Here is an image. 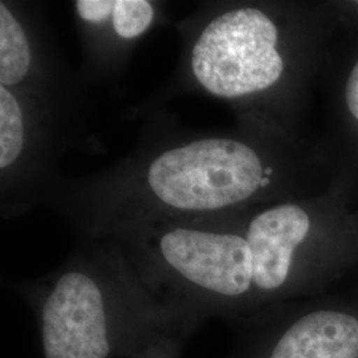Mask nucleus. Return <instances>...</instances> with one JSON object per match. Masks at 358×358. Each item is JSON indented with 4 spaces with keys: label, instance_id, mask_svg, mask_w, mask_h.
Segmentation results:
<instances>
[{
    "label": "nucleus",
    "instance_id": "obj_1",
    "mask_svg": "<svg viewBox=\"0 0 358 358\" xmlns=\"http://www.w3.org/2000/svg\"><path fill=\"white\" fill-rule=\"evenodd\" d=\"M128 155L81 178H64L48 207L88 236L120 227L247 211L285 195L296 165L272 136L192 131L152 115Z\"/></svg>",
    "mask_w": 358,
    "mask_h": 358
},
{
    "label": "nucleus",
    "instance_id": "obj_2",
    "mask_svg": "<svg viewBox=\"0 0 358 358\" xmlns=\"http://www.w3.org/2000/svg\"><path fill=\"white\" fill-rule=\"evenodd\" d=\"M288 13L254 3L202 1L177 23L179 62L146 106L180 94L231 103L262 133V109L285 94L294 57ZM263 134V133H262Z\"/></svg>",
    "mask_w": 358,
    "mask_h": 358
},
{
    "label": "nucleus",
    "instance_id": "obj_3",
    "mask_svg": "<svg viewBox=\"0 0 358 358\" xmlns=\"http://www.w3.org/2000/svg\"><path fill=\"white\" fill-rule=\"evenodd\" d=\"M247 211L142 222L103 236L140 268L142 282H166L179 294L224 303L254 289Z\"/></svg>",
    "mask_w": 358,
    "mask_h": 358
},
{
    "label": "nucleus",
    "instance_id": "obj_4",
    "mask_svg": "<svg viewBox=\"0 0 358 358\" xmlns=\"http://www.w3.org/2000/svg\"><path fill=\"white\" fill-rule=\"evenodd\" d=\"M38 288L45 358H106L110 313L140 282L117 244L105 236Z\"/></svg>",
    "mask_w": 358,
    "mask_h": 358
},
{
    "label": "nucleus",
    "instance_id": "obj_5",
    "mask_svg": "<svg viewBox=\"0 0 358 358\" xmlns=\"http://www.w3.org/2000/svg\"><path fill=\"white\" fill-rule=\"evenodd\" d=\"M81 130L50 103L0 87V210L4 219L50 205L60 159Z\"/></svg>",
    "mask_w": 358,
    "mask_h": 358
},
{
    "label": "nucleus",
    "instance_id": "obj_6",
    "mask_svg": "<svg viewBox=\"0 0 358 358\" xmlns=\"http://www.w3.org/2000/svg\"><path fill=\"white\" fill-rule=\"evenodd\" d=\"M0 87L50 103L83 129L81 81L71 72L44 8L35 1H0Z\"/></svg>",
    "mask_w": 358,
    "mask_h": 358
},
{
    "label": "nucleus",
    "instance_id": "obj_7",
    "mask_svg": "<svg viewBox=\"0 0 358 358\" xmlns=\"http://www.w3.org/2000/svg\"><path fill=\"white\" fill-rule=\"evenodd\" d=\"M71 7L81 44L83 83L121 76L142 38L165 17V4L154 0H76Z\"/></svg>",
    "mask_w": 358,
    "mask_h": 358
},
{
    "label": "nucleus",
    "instance_id": "obj_8",
    "mask_svg": "<svg viewBox=\"0 0 358 358\" xmlns=\"http://www.w3.org/2000/svg\"><path fill=\"white\" fill-rule=\"evenodd\" d=\"M310 230L312 217L307 207L294 201L248 214L245 238L252 256L255 291H282L292 278L296 254L307 242Z\"/></svg>",
    "mask_w": 358,
    "mask_h": 358
},
{
    "label": "nucleus",
    "instance_id": "obj_9",
    "mask_svg": "<svg viewBox=\"0 0 358 358\" xmlns=\"http://www.w3.org/2000/svg\"><path fill=\"white\" fill-rule=\"evenodd\" d=\"M269 358H358V320L338 310H316L294 321Z\"/></svg>",
    "mask_w": 358,
    "mask_h": 358
},
{
    "label": "nucleus",
    "instance_id": "obj_10",
    "mask_svg": "<svg viewBox=\"0 0 358 358\" xmlns=\"http://www.w3.org/2000/svg\"><path fill=\"white\" fill-rule=\"evenodd\" d=\"M345 101L349 113L358 122V62L346 80Z\"/></svg>",
    "mask_w": 358,
    "mask_h": 358
}]
</instances>
